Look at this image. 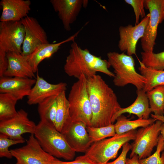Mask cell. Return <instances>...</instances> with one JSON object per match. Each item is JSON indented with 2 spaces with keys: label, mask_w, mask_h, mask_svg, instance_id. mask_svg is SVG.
I'll list each match as a JSON object with an SVG mask.
<instances>
[{
  "label": "cell",
  "mask_w": 164,
  "mask_h": 164,
  "mask_svg": "<svg viewBox=\"0 0 164 164\" xmlns=\"http://www.w3.org/2000/svg\"><path fill=\"white\" fill-rule=\"evenodd\" d=\"M87 88L92 112L91 126L113 124V119L121 108L113 89L100 75L86 77Z\"/></svg>",
  "instance_id": "obj_1"
},
{
  "label": "cell",
  "mask_w": 164,
  "mask_h": 164,
  "mask_svg": "<svg viewBox=\"0 0 164 164\" xmlns=\"http://www.w3.org/2000/svg\"><path fill=\"white\" fill-rule=\"evenodd\" d=\"M49 164H94L82 158L79 156L77 157L74 161H63L55 157Z\"/></svg>",
  "instance_id": "obj_35"
},
{
  "label": "cell",
  "mask_w": 164,
  "mask_h": 164,
  "mask_svg": "<svg viewBox=\"0 0 164 164\" xmlns=\"http://www.w3.org/2000/svg\"><path fill=\"white\" fill-rule=\"evenodd\" d=\"M125 164H140L138 155H135L131 158H127Z\"/></svg>",
  "instance_id": "obj_36"
},
{
  "label": "cell",
  "mask_w": 164,
  "mask_h": 164,
  "mask_svg": "<svg viewBox=\"0 0 164 164\" xmlns=\"http://www.w3.org/2000/svg\"><path fill=\"white\" fill-rule=\"evenodd\" d=\"M36 125L28 117V113L23 109L18 111L14 117L6 120L0 121V133L16 140H24L23 134H34Z\"/></svg>",
  "instance_id": "obj_11"
},
{
  "label": "cell",
  "mask_w": 164,
  "mask_h": 164,
  "mask_svg": "<svg viewBox=\"0 0 164 164\" xmlns=\"http://www.w3.org/2000/svg\"><path fill=\"white\" fill-rule=\"evenodd\" d=\"M8 66L4 76L36 78L27 56L21 53L8 52Z\"/></svg>",
  "instance_id": "obj_19"
},
{
  "label": "cell",
  "mask_w": 164,
  "mask_h": 164,
  "mask_svg": "<svg viewBox=\"0 0 164 164\" xmlns=\"http://www.w3.org/2000/svg\"><path fill=\"white\" fill-rule=\"evenodd\" d=\"M144 5L149 11L150 17L141 38V45L143 51L153 52L158 26L164 19V0H145Z\"/></svg>",
  "instance_id": "obj_8"
},
{
  "label": "cell",
  "mask_w": 164,
  "mask_h": 164,
  "mask_svg": "<svg viewBox=\"0 0 164 164\" xmlns=\"http://www.w3.org/2000/svg\"><path fill=\"white\" fill-rule=\"evenodd\" d=\"M149 17V13L136 25H128L119 27L120 39L118 46L120 51L126 52L128 55H136L137 43L143 36Z\"/></svg>",
  "instance_id": "obj_13"
},
{
  "label": "cell",
  "mask_w": 164,
  "mask_h": 164,
  "mask_svg": "<svg viewBox=\"0 0 164 164\" xmlns=\"http://www.w3.org/2000/svg\"><path fill=\"white\" fill-rule=\"evenodd\" d=\"M50 2L65 29L70 31L71 25L76 21L83 6V0H51Z\"/></svg>",
  "instance_id": "obj_16"
},
{
  "label": "cell",
  "mask_w": 164,
  "mask_h": 164,
  "mask_svg": "<svg viewBox=\"0 0 164 164\" xmlns=\"http://www.w3.org/2000/svg\"><path fill=\"white\" fill-rule=\"evenodd\" d=\"M36 79L3 76L0 79V93H8L18 100L28 96L36 82Z\"/></svg>",
  "instance_id": "obj_17"
},
{
  "label": "cell",
  "mask_w": 164,
  "mask_h": 164,
  "mask_svg": "<svg viewBox=\"0 0 164 164\" xmlns=\"http://www.w3.org/2000/svg\"><path fill=\"white\" fill-rule=\"evenodd\" d=\"M87 129L92 143L116 134L114 124L100 127L87 126Z\"/></svg>",
  "instance_id": "obj_29"
},
{
  "label": "cell",
  "mask_w": 164,
  "mask_h": 164,
  "mask_svg": "<svg viewBox=\"0 0 164 164\" xmlns=\"http://www.w3.org/2000/svg\"><path fill=\"white\" fill-rule=\"evenodd\" d=\"M107 56L108 61L114 70L113 82L114 85L122 87L132 84L137 90L143 89L146 80L136 71L132 56L124 53L111 52L107 53Z\"/></svg>",
  "instance_id": "obj_5"
},
{
  "label": "cell",
  "mask_w": 164,
  "mask_h": 164,
  "mask_svg": "<svg viewBox=\"0 0 164 164\" xmlns=\"http://www.w3.org/2000/svg\"><path fill=\"white\" fill-rule=\"evenodd\" d=\"M152 112L164 115V85L157 86L146 92Z\"/></svg>",
  "instance_id": "obj_25"
},
{
  "label": "cell",
  "mask_w": 164,
  "mask_h": 164,
  "mask_svg": "<svg viewBox=\"0 0 164 164\" xmlns=\"http://www.w3.org/2000/svg\"><path fill=\"white\" fill-rule=\"evenodd\" d=\"M18 100L10 94H0V121L9 119L17 114L15 106Z\"/></svg>",
  "instance_id": "obj_27"
},
{
  "label": "cell",
  "mask_w": 164,
  "mask_h": 164,
  "mask_svg": "<svg viewBox=\"0 0 164 164\" xmlns=\"http://www.w3.org/2000/svg\"><path fill=\"white\" fill-rule=\"evenodd\" d=\"M162 123L156 120L154 123L137 131L136 137L131 145L130 157L138 155L139 160L151 155L154 148L157 146Z\"/></svg>",
  "instance_id": "obj_7"
},
{
  "label": "cell",
  "mask_w": 164,
  "mask_h": 164,
  "mask_svg": "<svg viewBox=\"0 0 164 164\" xmlns=\"http://www.w3.org/2000/svg\"><path fill=\"white\" fill-rule=\"evenodd\" d=\"M21 22L25 31L22 55L28 56L39 46L49 43L46 31L36 18L28 16Z\"/></svg>",
  "instance_id": "obj_12"
},
{
  "label": "cell",
  "mask_w": 164,
  "mask_h": 164,
  "mask_svg": "<svg viewBox=\"0 0 164 164\" xmlns=\"http://www.w3.org/2000/svg\"><path fill=\"white\" fill-rule=\"evenodd\" d=\"M31 5L29 0H2L0 22L21 21L28 16Z\"/></svg>",
  "instance_id": "obj_18"
},
{
  "label": "cell",
  "mask_w": 164,
  "mask_h": 164,
  "mask_svg": "<svg viewBox=\"0 0 164 164\" xmlns=\"http://www.w3.org/2000/svg\"><path fill=\"white\" fill-rule=\"evenodd\" d=\"M26 141L25 139L16 140L11 139L8 136L0 133V157L11 159L13 157L9 148L13 145L22 143Z\"/></svg>",
  "instance_id": "obj_31"
},
{
  "label": "cell",
  "mask_w": 164,
  "mask_h": 164,
  "mask_svg": "<svg viewBox=\"0 0 164 164\" xmlns=\"http://www.w3.org/2000/svg\"><path fill=\"white\" fill-rule=\"evenodd\" d=\"M164 141L160 135L156 149L152 155L139 160L140 164H164Z\"/></svg>",
  "instance_id": "obj_30"
},
{
  "label": "cell",
  "mask_w": 164,
  "mask_h": 164,
  "mask_svg": "<svg viewBox=\"0 0 164 164\" xmlns=\"http://www.w3.org/2000/svg\"><path fill=\"white\" fill-rule=\"evenodd\" d=\"M34 135L43 149L51 155L67 160L74 158L76 152L54 124L40 121L36 125Z\"/></svg>",
  "instance_id": "obj_3"
},
{
  "label": "cell",
  "mask_w": 164,
  "mask_h": 164,
  "mask_svg": "<svg viewBox=\"0 0 164 164\" xmlns=\"http://www.w3.org/2000/svg\"><path fill=\"white\" fill-rule=\"evenodd\" d=\"M151 116L152 118H154L156 120H159L164 123V116L155 115L153 114H151Z\"/></svg>",
  "instance_id": "obj_37"
},
{
  "label": "cell",
  "mask_w": 164,
  "mask_h": 164,
  "mask_svg": "<svg viewBox=\"0 0 164 164\" xmlns=\"http://www.w3.org/2000/svg\"><path fill=\"white\" fill-rule=\"evenodd\" d=\"M135 130L92 143L84 155L79 156L94 164H104L115 158L120 148L130 141L134 140Z\"/></svg>",
  "instance_id": "obj_4"
},
{
  "label": "cell",
  "mask_w": 164,
  "mask_h": 164,
  "mask_svg": "<svg viewBox=\"0 0 164 164\" xmlns=\"http://www.w3.org/2000/svg\"><path fill=\"white\" fill-rule=\"evenodd\" d=\"M70 119L69 104L65 91H64L57 97V108L54 126L58 131L61 132L64 126Z\"/></svg>",
  "instance_id": "obj_24"
},
{
  "label": "cell",
  "mask_w": 164,
  "mask_h": 164,
  "mask_svg": "<svg viewBox=\"0 0 164 164\" xmlns=\"http://www.w3.org/2000/svg\"><path fill=\"white\" fill-rule=\"evenodd\" d=\"M160 133L164 141V123H162L161 126Z\"/></svg>",
  "instance_id": "obj_38"
},
{
  "label": "cell",
  "mask_w": 164,
  "mask_h": 164,
  "mask_svg": "<svg viewBox=\"0 0 164 164\" xmlns=\"http://www.w3.org/2000/svg\"><path fill=\"white\" fill-rule=\"evenodd\" d=\"M131 148V145L128 142L126 143L123 146L121 153L115 160L105 164H125L127 155Z\"/></svg>",
  "instance_id": "obj_33"
},
{
  "label": "cell",
  "mask_w": 164,
  "mask_h": 164,
  "mask_svg": "<svg viewBox=\"0 0 164 164\" xmlns=\"http://www.w3.org/2000/svg\"></svg>",
  "instance_id": "obj_40"
},
{
  "label": "cell",
  "mask_w": 164,
  "mask_h": 164,
  "mask_svg": "<svg viewBox=\"0 0 164 164\" xmlns=\"http://www.w3.org/2000/svg\"><path fill=\"white\" fill-rule=\"evenodd\" d=\"M145 0H125V2L131 5L133 8L135 13V24H138L140 16L143 18L145 15L144 10Z\"/></svg>",
  "instance_id": "obj_32"
},
{
  "label": "cell",
  "mask_w": 164,
  "mask_h": 164,
  "mask_svg": "<svg viewBox=\"0 0 164 164\" xmlns=\"http://www.w3.org/2000/svg\"><path fill=\"white\" fill-rule=\"evenodd\" d=\"M15 164H18V163H15Z\"/></svg>",
  "instance_id": "obj_39"
},
{
  "label": "cell",
  "mask_w": 164,
  "mask_h": 164,
  "mask_svg": "<svg viewBox=\"0 0 164 164\" xmlns=\"http://www.w3.org/2000/svg\"><path fill=\"white\" fill-rule=\"evenodd\" d=\"M141 62L145 67L157 70H164V51L158 53L142 52Z\"/></svg>",
  "instance_id": "obj_28"
},
{
  "label": "cell",
  "mask_w": 164,
  "mask_h": 164,
  "mask_svg": "<svg viewBox=\"0 0 164 164\" xmlns=\"http://www.w3.org/2000/svg\"><path fill=\"white\" fill-rule=\"evenodd\" d=\"M87 126L83 122L72 121L70 119L61 132L76 152L85 153L92 144Z\"/></svg>",
  "instance_id": "obj_14"
},
{
  "label": "cell",
  "mask_w": 164,
  "mask_h": 164,
  "mask_svg": "<svg viewBox=\"0 0 164 164\" xmlns=\"http://www.w3.org/2000/svg\"><path fill=\"white\" fill-rule=\"evenodd\" d=\"M138 70L146 81L143 90L146 92L155 87L164 85V70H157L145 67L139 59Z\"/></svg>",
  "instance_id": "obj_23"
},
{
  "label": "cell",
  "mask_w": 164,
  "mask_h": 164,
  "mask_svg": "<svg viewBox=\"0 0 164 164\" xmlns=\"http://www.w3.org/2000/svg\"><path fill=\"white\" fill-rule=\"evenodd\" d=\"M36 82L27 96V104L29 105L38 104L45 99L53 96H58L66 91L67 84L60 82L56 84L50 83L36 74Z\"/></svg>",
  "instance_id": "obj_15"
},
{
  "label": "cell",
  "mask_w": 164,
  "mask_h": 164,
  "mask_svg": "<svg viewBox=\"0 0 164 164\" xmlns=\"http://www.w3.org/2000/svg\"><path fill=\"white\" fill-rule=\"evenodd\" d=\"M110 67L108 60L92 54L87 49H82L74 41L66 57L64 70L69 76L77 79L82 75L87 78L96 74L97 72L114 77V73L109 70Z\"/></svg>",
  "instance_id": "obj_2"
},
{
  "label": "cell",
  "mask_w": 164,
  "mask_h": 164,
  "mask_svg": "<svg viewBox=\"0 0 164 164\" xmlns=\"http://www.w3.org/2000/svg\"><path fill=\"white\" fill-rule=\"evenodd\" d=\"M57 96L47 98L38 104V111L40 121H45L54 125Z\"/></svg>",
  "instance_id": "obj_26"
},
{
  "label": "cell",
  "mask_w": 164,
  "mask_h": 164,
  "mask_svg": "<svg viewBox=\"0 0 164 164\" xmlns=\"http://www.w3.org/2000/svg\"><path fill=\"white\" fill-rule=\"evenodd\" d=\"M114 124L116 134H121L135 130L138 128L145 127L154 123L156 120L151 118L147 119L138 118L130 120L122 115L118 117Z\"/></svg>",
  "instance_id": "obj_22"
},
{
  "label": "cell",
  "mask_w": 164,
  "mask_h": 164,
  "mask_svg": "<svg viewBox=\"0 0 164 164\" xmlns=\"http://www.w3.org/2000/svg\"><path fill=\"white\" fill-rule=\"evenodd\" d=\"M83 28L82 27L73 35L60 42L53 43H49L39 46L30 54L26 56L34 72L35 73L37 71L38 66L43 60L50 57L57 52L62 45L68 42L74 41L76 37Z\"/></svg>",
  "instance_id": "obj_20"
},
{
  "label": "cell",
  "mask_w": 164,
  "mask_h": 164,
  "mask_svg": "<svg viewBox=\"0 0 164 164\" xmlns=\"http://www.w3.org/2000/svg\"><path fill=\"white\" fill-rule=\"evenodd\" d=\"M67 99L71 120L82 122L87 126H91L92 112L85 75H81L73 84Z\"/></svg>",
  "instance_id": "obj_6"
},
{
  "label": "cell",
  "mask_w": 164,
  "mask_h": 164,
  "mask_svg": "<svg viewBox=\"0 0 164 164\" xmlns=\"http://www.w3.org/2000/svg\"><path fill=\"white\" fill-rule=\"evenodd\" d=\"M24 146L10 150L19 164H49L55 157L45 151L31 134Z\"/></svg>",
  "instance_id": "obj_9"
},
{
  "label": "cell",
  "mask_w": 164,
  "mask_h": 164,
  "mask_svg": "<svg viewBox=\"0 0 164 164\" xmlns=\"http://www.w3.org/2000/svg\"><path fill=\"white\" fill-rule=\"evenodd\" d=\"M137 97L134 102L125 108H121L115 114L113 123L119 116L125 113L134 114L138 118L147 119L152 112L146 92L143 89L137 90Z\"/></svg>",
  "instance_id": "obj_21"
},
{
  "label": "cell",
  "mask_w": 164,
  "mask_h": 164,
  "mask_svg": "<svg viewBox=\"0 0 164 164\" xmlns=\"http://www.w3.org/2000/svg\"><path fill=\"white\" fill-rule=\"evenodd\" d=\"M7 53L0 50V77L4 76L8 66Z\"/></svg>",
  "instance_id": "obj_34"
},
{
  "label": "cell",
  "mask_w": 164,
  "mask_h": 164,
  "mask_svg": "<svg viewBox=\"0 0 164 164\" xmlns=\"http://www.w3.org/2000/svg\"><path fill=\"white\" fill-rule=\"evenodd\" d=\"M25 36L21 21L0 22V50L6 53H22Z\"/></svg>",
  "instance_id": "obj_10"
}]
</instances>
